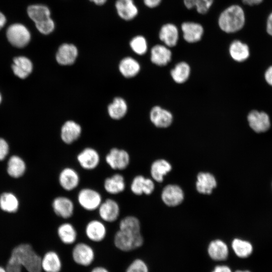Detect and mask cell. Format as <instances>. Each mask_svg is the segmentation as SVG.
Wrapping results in <instances>:
<instances>
[{
    "label": "cell",
    "instance_id": "7c38bea8",
    "mask_svg": "<svg viewBox=\"0 0 272 272\" xmlns=\"http://www.w3.org/2000/svg\"><path fill=\"white\" fill-rule=\"evenodd\" d=\"M86 237L94 242H100L106 236L107 229L105 222L99 219H92L88 222L85 228Z\"/></svg>",
    "mask_w": 272,
    "mask_h": 272
},
{
    "label": "cell",
    "instance_id": "7402d4cb",
    "mask_svg": "<svg viewBox=\"0 0 272 272\" xmlns=\"http://www.w3.org/2000/svg\"><path fill=\"white\" fill-rule=\"evenodd\" d=\"M57 234L61 242L66 245L75 243L78 237V232L75 227L68 222H63L58 226Z\"/></svg>",
    "mask_w": 272,
    "mask_h": 272
},
{
    "label": "cell",
    "instance_id": "c3c4849f",
    "mask_svg": "<svg viewBox=\"0 0 272 272\" xmlns=\"http://www.w3.org/2000/svg\"><path fill=\"white\" fill-rule=\"evenodd\" d=\"M243 4L249 6L259 4L263 0H242Z\"/></svg>",
    "mask_w": 272,
    "mask_h": 272
},
{
    "label": "cell",
    "instance_id": "74e56055",
    "mask_svg": "<svg viewBox=\"0 0 272 272\" xmlns=\"http://www.w3.org/2000/svg\"><path fill=\"white\" fill-rule=\"evenodd\" d=\"M141 223L139 219L132 215L123 217L118 224V230L139 233L141 232Z\"/></svg>",
    "mask_w": 272,
    "mask_h": 272
},
{
    "label": "cell",
    "instance_id": "11a10c76",
    "mask_svg": "<svg viewBox=\"0 0 272 272\" xmlns=\"http://www.w3.org/2000/svg\"><path fill=\"white\" fill-rule=\"evenodd\" d=\"M1 99H2V98H1V94H0V103H1Z\"/></svg>",
    "mask_w": 272,
    "mask_h": 272
},
{
    "label": "cell",
    "instance_id": "ac0fdd59",
    "mask_svg": "<svg viewBox=\"0 0 272 272\" xmlns=\"http://www.w3.org/2000/svg\"><path fill=\"white\" fill-rule=\"evenodd\" d=\"M150 117L152 122L158 127H167L171 125L173 121L171 113L158 106H156L151 109Z\"/></svg>",
    "mask_w": 272,
    "mask_h": 272
},
{
    "label": "cell",
    "instance_id": "e0dca14e",
    "mask_svg": "<svg viewBox=\"0 0 272 272\" xmlns=\"http://www.w3.org/2000/svg\"><path fill=\"white\" fill-rule=\"evenodd\" d=\"M184 198L182 189L177 185H167L162 192V199L167 206L174 207L181 203Z\"/></svg>",
    "mask_w": 272,
    "mask_h": 272
},
{
    "label": "cell",
    "instance_id": "4dcf8cb0",
    "mask_svg": "<svg viewBox=\"0 0 272 272\" xmlns=\"http://www.w3.org/2000/svg\"><path fill=\"white\" fill-rule=\"evenodd\" d=\"M139 63L131 57H126L122 59L119 64V70L121 74L125 77L131 78L136 76L140 70Z\"/></svg>",
    "mask_w": 272,
    "mask_h": 272
},
{
    "label": "cell",
    "instance_id": "d590c367",
    "mask_svg": "<svg viewBox=\"0 0 272 272\" xmlns=\"http://www.w3.org/2000/svg\"><path fill=\"white\" fill-rule=\"evenodd\" d=\"M190 68L185 62L177 63L171 71L170 74L173 80L177 83H183L188 79Z\"/></svg>",
    "mask_w": 272,
    "mask_h": 272
},
{
    "label": "cell",
    "instance_id": "f907efd6",
    "mask_svg": "<svg viewBox=\"0 0 272 272\" xmlns=\"http://www.w3.org/2000/svg\"><path fill=\"white\" fill-rule=\"evenodd\" d=\"M91 272H109L107 269L103 266H97L93 268Z\"/></svg>",
    "mask_w": 272,
    "mask_h": 272
},
{
    "label": "cell",
    "instance_id": "7bdbcfd3",
    "mask_svg": "<svg viewBox=\"0 0 272 272\" xmlns=\"http://www.w3.org/2000/svg\"><path fill=\"white\" fill-rule=\"evenodd\" d=\"M9 153V145L3 139L0 138V161L3 160Z\"/></svg>",
    "mask_w": 272,
    "mask_h": 272
},
{
    "label": "cell",
    "instance_id": "60d3db41",
    "mask_svg": "<svg viewBox=\"0 0 272 272\" xmlns=\"http://www.w3.org/2000/svg\"><path fill=\"white\" fill-rule=\"evenodd\" d=\"M37 29L41 33L47 35L53 32L55 28V23L50 18L40 22L35 23Z\"/></svg>",
    "mask_w": 272,
    "mask_h": 272
},
{
    "label": "cell",
    "instance_id": "7dc6e473",
    "mask_svg": "<svg viewBox=\"0 0 272 272\" xmlns=\"http://www.w3.org/2000/svg\"><path fill=\"white\" fill-rule=\"evenodd\" d=\"M266 30L267 33L272 36V13L269 15L267 18Z\"/></svg>",
    "mask_w": 272,
    "mask_h": 272
},
{
    "label": "cell",
    "instance_id": "5b68a950",
    "mask_svg": "<svg viewBox=\"0 0 272 272\" xmlns=\"http://www.w3.org/2000/svg\"><path fill=\"white\" fill-rule=\"evenodd\" d=\"M6 36L9 42L14 46L22 48L26 46L31 40V34L23 24L15 23L7 29Z\"/></svg>",
    "mask_w": 272,
    "mask_h": 272
},
{
    "label": "cell",
    "instance_id": "52a82bcc",
    "mask_svg": "<svg viewBox=\"0 0 272 272\" xmlns=\"http://www.w3.org/2000/svg\"><path fill=\"white\" fill-rule=\"evenodd\" d=\"M97 211L100 220L110 223L115 222L119 218L120 207L116 200L108 198L103 200Z\"/></svg>",
    "mask_w": 272,
    "mask_h": 272
},
{
    "label": "cell",
    "instance_id": "816d5d0a",
    "mask_svg": "<svg viewBox=\"0 0 272 272\" xmlns=\"http://www.w3.org/2000/svg\"><path fill=\"white\" fill-rule=\"evenodd\" d=\"M97 5H102L104 4L107 0H90Z\"/></svg>",
    "mask_w": 272,
    "mask_h": 272
},
{
    "label": "cell",
    "instance_id": "8d00e7d4",
    "mask_svg": "<svg viewBox=\"0 0 272 272\" xmlns=\"http://www.w3.org/2000/svg\"><path fill=\"white\" fill-rule=\"evenodd\" d=\"M19 207V201L16 196L10 192H4L0 196V208L8 213L16 212Z\"/></svg>",
    "mask_w": 272,
    "mask_h": 272
},
{
    "label": "cell",
    "instance_id": "30bf717a",
    "mask_svg": "<svg viewBox=\"0 0 272 272\" xmlns=\"http://www.w3.org/2000/svg\"><path fill=\"white\" fill-rule=\"evenodd\" d=\"M79 166L84 170L92 171L96 169L100 163V156L98 151L91 147L84 148L77 156Z\"/></svg>",
    "mask_w": 272,
    "mask_h": 272
},
{
    "label": "cell",
    "instance_id": "d6a6232c",
    "mask_svg": "<svg viewBox=\"0 0 272 272\" xmlns=\"http://www.w3.org/2000/svg\"><path fill=\"white\" fill-rule=\"evenodd\" d=\"M26 165L24 161L19 156H13L8 162L7 172L14 178H19L25 173Z\"/></svg>",
    "mask_w": 272,
    "mask_h": 272
},
{
    "label": "cell",
    "instance_id": "4fadbf2b",
    "mask_svg": "<svg viewBox=\"0 0 272 272\" xmlns=\"http://www.w3.org/2000/svg\"><path fill=\"white\" fill-rule=\"evenodd\" d=\"M247 120L250 127L257 133L267 131L270 126L268 115L262 111H251L248 115Z\"/></svg>",
    "mask_w": 272,
    "mask_h": 272
},
{
    "label": "cell",
    "instance_id": "7a4b0ae2",
    "mask_svg": "<svg viewBox=\"0 0 272 272\" xmlns=\"http://www.w3.org/2000/svg\"><path fill=\"white\" fill-rule=\"evenodd\" d=\"M245 20V14L242 8L237 5H233L221 13L219 17L218 24L224 32L234 33L243 28Z\"/></svg>",
    "mask_w": 272,
    "mask_h": 272
},
{
    "label": "cell",
    "instance_id": "f1b7e54d",
    "mask_svg": "<svg viewBox=\"0 0 272 272\" xmlns=\"http://www.w3.org/2000/svg\"><path fill=\"white\" fill-rule=\"evenodd\" d=\"M229 53L235 61L242 62L246 60L249 56V49L247 45L239 40L233 41L229 47Z\"/></svg>",
    "mask_w": 272,
    "mask_h": 272
},
{
    "label": "cell",
    "instance_id": "d6986e66",
    "mask_svg": "<svg viewBox=\"0 0 272 272\" xmlns=\"http://www.w3.org/2000/svg\"><path fill=\"white\" fill-rule=\"evenodd\" d=\"M181 29L184 39L189 43L199 41L203 33L202 26L197 23L185 22L182 24Z\"/></svg>",
    "mask_w": 272,
    "mask_h": 272
},
{
    "label": "cell",
    "instance_id": "f6af8a7d",
    "mask_svg": "<svg viewBox=\"0 0 272 272\" xmlns=\"http://www.w3.org/2000/svg\"><path fill=\"white\" fill-rule=\"evenodd\" d=\"M161 1L162 0H144L145 5L150 8L156 7Z\"/></svg>",
    "mask_w": 272,
    "mask_h": 272
},
{
    "label": "cell",
    "instance_id": "44dd1931",
    "mask_svg": "<svg viewBox=\"0 0 272 272\" xmlns=\"http://www.w3.org/2000/svg\"><path fill=\"white\" fill-rule=\"evenodd\" d=\"M208 253L213 260L223 261L228 257L229 249L224 241L217 239L210 242L208 247Z\"/></svg>",
    "mask_w": 272,
    "mask_h": 272
},
{
    "label": "cell",
    "instance_id": "4316f807",
    "mask_svg": "<svg viewBox=\"0 0 272 272\" xmlns=\"http://www.w3.org/2000/svg\"><path fill=\"white\" fill-rule=\"evenodd\" d=\"M12 70L16 76L21 79L27 78L32 72L33 65L31 60L25 56L16 57L13 60Z\"/></svg>",
    "mask_w": 272,
    "mask_h": 272
},
{
    "label": "cell",
    "instance_id": "db71d44e",
    "mask_svg": "<svg viewBox=\"0 0 272 272\" xmlns=\"http://www.w3.org/2000/svg\"><path fill=\"white\" fill-rule=\"evenodd\" d=\"M0 272H7L6 269H5L2 267L0 266Z\"/></svg>",
    "mask_w": 272,
    "mask_h": 272
},
{
    "label": "cell",
    "instance_id": "3957f363",
    "mask_svg": "<svg viewBox=\"0 0 272 272\" xmlns=\"http://www.w3.org/2000/svg\"><path fill=\"white\" fill-rule=\"evenodd\" d=\"M144 238L141 232L136 233L118 230L113 237L114 246L119 250L129 252L142 246Z\"/></svg>",
    "mask_w": 272,
    "mask_h": 272
},
{
    "label": "cell",
    "instance_id": "277c9868",
    "mask_svg": "<svg viewBox=\"0 0 272 272\" xmlns=\"http://www.w3.org/2000/svg\"><path fill=\"white\" fill-rule=\"evenodd\" d=\"M77 199L79 206L88 212L97 210L103 200L100 192L91 187L81 188L78 192Z\"/></svg>",
    "mask_w": 272,
    "mask_h": 272
},
{
    "label": "cell",
    "instance_id": "f35d334b",
    "mask_svg": "<svg viewBox=\"0 0 272 272\" xmlns=\"http://www.w3.org/2000/svg\"><path fill=\"white\" fill-rule=\"evenodd\" d=\"M183 2L187 9L195 8L198 13L205 14L212 6L214 0H183Z\"/></svg>",
    "mask_w": 272,
    "mask_h": 272
},
{
    "label": "cell",
    "instance_id": "ffe728a7",
    "mask_svg": "<svg viewBox=\"0 0 272 272\" xmlns=\"http://www.w3.org/2000/svg\"><path fill=\"white\" fill-rule=\"evenodd\" d=\"M81 131L79 124L72 120L67 121L61 127V140L66 144H71L79 138Z\"/></svg>",
    "mask_w": 272,
    "mask_h": 272
},
{
    "label": "cell",
    "instance_id": "ba28073f",
    "mask_svg": "<svg viewBox=\"0 0 272 272\" xmlns=\"http://www.w3.org/2000/svg\"><path fill=\"white\" fill-rule=\"evenodd\" d=\"M72 257L77 264L87 266L93 262L95 252L90 245L84 242H79L75 244L73 248Z\"/></svg>",
    "mask_w": 272,
    "mask_h": 272
},
{
    "label": "cell",
    "instance_id": "681fc988",
    "mask_svg": "<svg viewBox=\"0 0 272 272\" xmlns=\"http://www.w3.org/2000/svg\"><path fill=\"white\" fill-rule=\"evenodd\" d=\"M7 19L4 14L0 11V30L5 25Z\"/></svg>",
    "mask_w": 272,
    "mask_h": 272
},
{
    "label": "cell",
    "instance_id": "603a6c76",
    "mask_svg": "<svg viewBox=\"0 0 272 272\" xmlns=\"http://www.w3.org/2000/svg\"><path fill=\"white\" fill-rule=\"evenodd\" d=\"M115 8L118 16L126 21L133 19L138 13V8L133 0H117Z\"/></svg>",
    "mask_w": 272,
    "mask_h": 272
},
{
    "label": "cell",
    "instance_id": "ee69618b",
    "mask_svg": "<svg viewBox=\"0 0 272 272\" xmlns=\"http://www.w3.org/2000/svg\"><path fill=\"white\" fill-rule=\"evenodd\" d=\"M212 272H232V271L228 265L222 264L215 266Z\"/></svg>",
    "mask_w": 272,
    "mask_h": 272
},
{
    "label": "cell",
    "instance_id": "cb8c5ba5",
    "mask_svg": "<svg viewBox=\"0 0 272 272\" xmlns=\"http://www.w3.org/2000/svg\"><path fill=\"white\" fill-rule=\"evenodd\" d=\"M159 38L168 47H173L177 43L179 34L176 26L171 23L164 25L159 32Z\"/></svg>",
    "mask_w": 272,
    "mask_h": 272
},
{
    "label": "cell",
    "instance_id": "f5cc1de1",
    "mask_svg": "<svg viewBox=\"0 0 272 272\" xmlns=\"http://www.w3.org/2000/svg\"><path fill=\"white\" fill-rule=\"evenodd\" d=\"M235 272H250V271H249V270H237L235 271Z\"/></svg>",
    "mask_w": 272,
    "mask_h": 272
},
{
    "label": "cell",
    "instance_id": "9a60e30c",
    "mask_svg": "<svg viewBox=\"0 0 272 272\" xmlns=\"http://www.w3.org/2000/svg\"><path fill=\"white\" fill-rule=\"evenodd\" d=\"M154 187L153 180L142 175L134 176L130 184L131 192L136 195H150L153 192Z\"/></svg>",
    "mask_w": 272,
    "mask_h": 272
},
{
    "label": "cell",
    "instance_id": "836d02e7",
    "mask_svg": "<svg viewBox=\"0 0 272 272\" xmlns=\"http://www.w3.org/2000/svg\"><path fill=\"white\" fill-rule=\"evenodd\" d=\"M127 106L125 100L120 97H116L108 107L109 116L113 119H119L126 113Z\"/></svg>",
    "mask_w": 272,
    "mask_h": 272
},
{
    "label": "cell",
    "instance_id": "e575fe53",
    "mask_svg": "<svg viewBox=\"0 0 272 272\" xmlns=\"http://www.w3.org/2000/svg\"><path fill=\"white\" fill-rule=\"evenodd\" d=\"M231 246L235 254L241 258L249 257L253 251V246L249 241L239 238L233 240Z\"/></svg>",
    "mask_w": 272,
    "mask_h": 272
},
{
    "label": "cell",
    "instance_id": "8fae6325",
    "mask_svg": "<svg viewBox=\"0 0 272 272\" xmlns=\"http://www.w3.org/2000/svg\"><path fill=\"white\" fill-rule=\"evenodd\" d=\"M54 214L59 218L67 220L73 217L75 212V204L69 197L64 195L55 197L52 202Z\"/></svg>",
    "mask_w": 272,
    "mask_h": 272
},
{
    "label": "cell",
    "instance_id": "6da1fadb",
    "mask_svg": "<svg viewBox=\"0 0 272 272\" xmlns=\"http://www.w3.org/2000/svg\"><path fill=\"white\" fill-rule=\"evenodd\" d=\"M42 258L28 244H22L12 251L8 263L22 268L24 266L28 272H41Z\"/></svg>",
    "mask_w": 272,
    "mask_h": 272
},
{
    "label": "cell",
    "instance_id": "83f0119b",
    "mask_svg": "<svg viewBox=\"0 0 272 272\" xmlns=\"http://www.w3.org/2000/svg\"><path fill=\"white\" fill-rule=\"evenodd\" d=\"M61 266L60 258L54 251L47 252L41 259L42 269L46 272H60Z\"/></svg>",
    "mask_w": 272,
    "mask_h": 272
},
{
    "label": "cell",
    "instance_id": "5bb4252c",
    "mask_svg": "<svg viewBox=\"0 0 272 272\" xmlns=\"http://www.w3.org/2000/svg\"><path fill=\"white\" fill-rule=\"evenodd\" d=\"M103 186L108 194L117 195L125 190L126 184L124 177L120 173H116L107 177L103 181Z\"/></svg>",
    "mask_w": 272,
    "mask_h": 272
},
{
    "label": "cell",
    "instance_id": "484cf974",
    "mask_svg": "<svg viewBox=\"0 0 272 272\" xmlns=\"http://www.w3.org/2000/svg\"><path fill=\"white\" fill-rule=\"evenodd\" d=\"M196 187L197 190L202 194H211L217 186L215 177L211 173L200 172L197 176Z\"/></svg>",
    "mask_w": 272,
    "mask_h": 272
},
{
    "label": "cell",
    "instance_id": "bcb514c9",
    "mask_svg": "<svg viewBox=\"0 0 272 272\" xmlns=\"http://www.w3.org/2000/svg\"><path fill=\"white\" fill-rule=\"evenodd\" d=\"M264 77L266 82L272 86V66L267 69L265 73Z\"/></svg>",
    "mask_w": 272,
    "mask_h": 272
},
{
    "label": "cell",
    "instance_id": "9c48e42d",
    "mask_svg": "<svg viewBox=\"0 0 272 272\" xmlns=\"http://www.w3.org/2000/svg\"><path fill=\"white\" fill-rule=\"evenodd\" d=\"M58 181L60 186L66 191H72L79 186L81 181L78 172L71 167L62 169L58 174Z\"/></svg>",
    "mask_w": 272,
    "mask_h": 272
},
{
    "label": "cell",
    "instance_id": "d4e9b609",
    "mask_svg": "<svg viewBox=\"0 0 272 272\" xmlns=\"http://www.w3.org/2000/svg\"><path fill=\"white\" fill-rule=\"evenodd\" d=\"M171 50L164 45L157 44L151 49V60L157 65H166L171 60Z\"/></svg>",
    "mask_w": 272,
    "mask_h": 272
},
{
    "label": "cell",
    "instance_id": "f546056e",
    "mask_svg": "<svg viewBox=\"0 0 272 272\" xmlns=\"http://www.w3.org/2000/svg\"><path fill=\"white\" fill-rule=\"evenodd\" d=\"M29 18L35 23L50 18V11L47 6L37 4L29 6L27 8Z\"/></svg>",
    "mask_w": 272,
    "mask_h": 272
},
{
    "label": "cell",
    "instance_id": "1f68e13d",
    "mask_svg": "<svg viewBox=\"0 0 272 272\" xmlns=\"http://www.w3.org/2000/svg\"><path fill=\"white\" fill-rule=\"evenodd\" d=\"M172 167L169 163L163 159L155 161L151 166V175L156 181L161 182L163 176L171 171Z\"/></svg>",
    "mask_w": 272,
    "mask_h": 272
},
{
    "label": "cell",
    "instance_id": "8992f818",
    "mask_svg": "<svg viewBox=\"0 0 272 272\" xmlns=\"http://www.w3.org/2000/svg\"><path fill=\"white\" fill-rule=\"evenodd\" d=\"M105 160L111 169L122 171L129 166L130 158L129 153L126 150L113 148L105 156Z\"/></svg>",
    "mask_w": 272,
    "mask_h": 272
},
{
    "label": "cell",
    "instance_id": "2e32d148",
    "mask_svg": "<svg viewBox=\"0 0 272 272\" xmlns=\"http://www.w3.org/2000/svg\"><path fill=\"white\" fill-rule=\"evenodd\" d=\"M78 54L77 47L73 44L63 43L58 48L56 59L61 65H71L76 60Z\"/></svg>",
    "mask_w": 272,
    "mask_h": 272
},
{
    "label": "cell",
    "instance_id": "ab89813d",
    "mask_svg": "<svg viewBox=\"0 0 272 272\" xmlns=\"http://www.w3.org/2000/svg\"><path fill=\"white\" fill-rule=\"evenodd\" d=\"M130 46L132 50L139 55L145 54L148 49L147 41L143 36H136L130 42Z\"/></svg>",
    "mask_w": 272,
    "mask_h": 272
},
{
    "label": "cell",
    "instance_id": "b9f144b4",
    "mask_svg": "<svg viewBox=\"0 0 272 272\" xmlns=\"http://www.w3.org/2000/svg\"><path fill=\"white\" fill-rule=\"evenodd\" d=\"M125 272H149V270L145 261L142 259L137 258L130 263Z\"/></svg>",
    "mask_w": 272,
    "mask_h": 272
}]
</instances>
